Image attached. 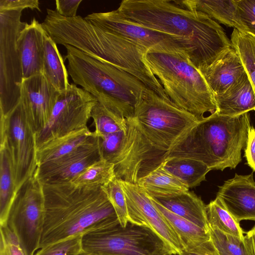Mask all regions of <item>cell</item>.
<instances>
[{
	"mask_svg": "<svg viewBox=\"0 0 255 255\" xmlns=\"http://www.w3.org/2000/svg\"><path fill=\"white\" fill-rule=\"evenodd\" d=\"M200 121L147 88L126 119L124 141L113 162L116 176L136 184L164 162Z\"/></svg>",
	"mask_w": 255,
	"mask_h": 255,
	"instance_id": "1",
	"label": "cell"
},
{
	"mask_svg": "<svg viewBox=\"0 0 255 255\" xmlns=\"http://www.w3.org/2000/svg\"><path fill=\"white\" fill-rule=\"evenodd\" d=\"M42 25L56 44L69 45L124 71L159 96L170 100L144 60L147 49L93 23L81 16L65 17L47 8Z\"/></svg>",
	"mask_w": 255,
	"mask_h": 255,
	"instance_id": "2",
	"label": "cell"
},
{
	"mask_svg": "<svg viewBox=\"0 0 255 255\" xmlns=\"http://www.w3.org/2000/svg\"><path fill=\"white\" fill-rule=\"evenodd\" d=\"M117 10L140 24L187 39L192 46L197 69L212 64L233 47L219 24L180 1L124 0Z\"/></svg>",
	"mask_w": 255,
	"mask_h": 255,
	"instance_id": "3",
	"label": "cell"
},
{
	"mask_svg": "<svg viewBox=\"0 0 255 255\" xmlns=\"http://www.w3.org/2000/svg\"><path fill=\"white\" fill-rule=\"evenodd\" d=\"M45 217L40 248L90 231L120 225L101 186L42 183Z\"/></svg>",
	"mask_w": 255,
	"mask_h": 255,
	"instance_id": "4",
	"label": "cell"
},
{
	"mask_svg": "<svg viewBox=\"0 0 255 255\" xmlns=\"http://www.w3.org/2000/svg\"><path fill=\"white\" fill-rule=\"evenodd\" d=\"M251 126L249 113L230 117L215 112L200 121L166 159L193 158L211 170L235 168L241 161Z\"/></svg>",
	"mask_w": 255,
	"mask_h": 255,
	"instance_id": "5",
	"label": "cell"
},
{
	"mask_svg": "<svg viewBox=\"0 0 255 255\" xmlns=\"http://www.w3.org/2000/svg\"><path fill=\"white\" fill-rule=\"evenodd\" d=\"M67 70L74 83L98 102L124 117H131L134 107L148 88L133 75L101 61L69 45Z\"/></svg>",
	"mask_w": 255,
	"mask_h": 255,
	"instance_id": "6",
	"label": "cell"
},
{
	"mask_svg": "<svg viewBox=\"0 0 255 255\" xmlns=\"http://www.w3.org/2000/svg\"><path fill=\"white\" fill-rule=\"evenodd\" d=\"M144 58L177 106L199 121L206 113L216 111L213 92L186 53L148 50Z\"/></svg>",
	"mask_w": 255,
	"mask_h": 255,
	"instance_id": "7",
	"label": "cell"
},
{
	"mask_svg": "<svg viewBox=\"0 0 255 255\" xmlns=\"http://www.w3.org/2000/svg\"><path fill=\"white\" fill-rule=\"evenodd\" d=\"M83 251L99 255H172L173 250L149 228L129 223L82 235Z\"/></svg>",
	"mask_w": 255,
	"mask_h": 255,
	"instance_id": "8",
	"label": "cell"
},
{
	"mask_svg": "<svg viewBox=\"0 0 255 255\" xmlns=\"http://www.w3.org/2000/svg\"><path fill=\"white\" fill-rule=\"evenodd\" d=\"M44 217L43 185L35 172L17 191L6 222L26 255L40 249Z\"/></svg>",
	"mask_w": 255,
	"mask_h": 255,
	"instance_id": "9",
	"label": "cell"
},
{
	"mask_svg": "<svg viewBox=\"0 0 255 255\" xmlns=\"http://www.w3.org/2000/svg\"><path fill=\"white\" fill-rule=\"evenodd\" d=\"M0 147L11 163L16 191L35 172L38 165L36 133L19 100L6 115L0 116Z\"/></svg>",
	"mask_w": 255,
	"mask_h": 255,
	"instance_id": "10",
	"label": "cell"
},
{
	"mask_svg": "<svg viewBox=\"0 0 255 255\" xmlns=\"http://www.w3.org/2000/svg\"><path fill=\"white\" fill-rule=\"evenodd\" d=\"M21 12L0 11V114H8L19 102L22 80L17 40L26 22Z\"/></svg>",
	"mask_w": 255,
	"mask_h": 255,
	"instance_id": "11",
	"label": "cell"
},
{
	"mask_svg": "<svg viewBox=\"0 0 255 255\" xmlns=\"http://www.w3.org/2000/svg\"><path fill=\"white\" fill-rule=\"evenodd\" d=\"M85 18L148 50L186 53L194 64V50L187 39L140 24L126 18L117 9L93 12Z\"/></svg>",
	"mask_w": 255,
	"mask_h": 255,
	"instance_id": "12",
	"label": "cell"
},
{
	"mask_svg": "<svg viewBox=\"0 0 255 255\" xmlns=\"http://www.w3.org/2000/svg\"><path fill=\"white\" fill-rule=\"evenodd\" d=\"M97 102L82 88L70 84L67 90L59 93L47 124L36 133L37 149L53 139L87 128Z\"/></svg>",
	"mask_w": 255,
	"mask_h": 255,
	"instance_id": "13",
	"label": "cell"
},
{
	"mask_svg": "<svg viewBox=\"0 0 255 255\" xmlns=\"http://www.w3.org/2000/svg\"><path fill=\"white\" fill-rule=\"evenodd\" d=\"M120 181L125 194L128 223L149 228L168 245L176 255L182 252L183 247L178 235L147 193L137 184Z\"/></svg>",
	"mask_w": 255,
	"mask_h": 255,
	"instance_id": "14",
	"label": "cell"
},
{
	"mask_svg": "<svg viewBox=\"0 0 255 255\" xmlns=\"http://www.w3.org/2000/svg\"><path fill=\"white\" fill-rule=\"evenodd\" d=\"M102 159L100 138L96 136L70 153L38 165L35 173L42 183L69 182L90 165Z\"/></svg>",
	"mask_w": 255,
	"mask_h": 255,
	"instance_id": "15",
	"label": "cell"
},
{
	"mask_svg": "<svg viewBox=\"0 0 255 255\" xmlns=\"http://www.w3.org/2000/svg\"><path fill=\"white\" fill-rule=\"evenodd\" d=\"M59 93L42 73L22 79L20 101L36 133L47 124Z\"/></svg>",
	"mask_w": 255,
	"mask_h": 255,
	"instance_id": "16",
	"label": "cell"
},
{
	"mask_svg": "<svg viewBox=\"0 0 255 255\" xmlns=\"http://www.w3.org/2000/svg\"><path fill=\"white\" fill-rule=\"evenodd\" d=\"M217 197L238 222L255 221V181L253 174H235L219 187Z\"/></svg>",
	"mask_w": 255,
	"mask_h": 255,
	"instance_id": "17",
	"label": "cell"
},
{
	"mask_svg": "<svg viewBox=\"0 0 255 255\" xmlns=\"http://www.w3.org/2000/svg\"><path fill=\"white\" fill-rule=\"evenodd\" d=\"M45 32L42 24L33 18L18 35L17 46L22 79L42 73Z\"/></svg>",
	"mask_w": 255,
	"mask_h": 255,
	"instance_id": "18",
	"label": "cell"
},
{
	"mask_svg": "<svg viewBox=\"0 0 255 255\" xmlns=\"http://www.w3.org/2000/svg\"><path fill=\"white\" fill-rule=\"evenodd\" d=\"M149 196L174 228L182 243L183 251L198 255H219L209 232L171 212Z\"/></svg>",
	"mask_w": 255,
	"mask_h": 255,
	"instance_id": "19",
	"label": "cell"
},
{
	"mask_svg": "<svg viewBox=\"0 0 255 255\" xmlns=\"http://www.w3.org/2000/svg\"><path fill=\"white\" fill-rule=\"evenodd\" d=\"M216 113L230 117L255 111V94L245 72L222 93L214 95Z\"/></svg>",
	"mask_w": 255,
	"mask_h": 255,
	"instance_id": "20",
	"label": "cell"
},
{
	"mask_svg": "<svg viewBox=\"0 0 255 255\" xmlns=\"http://www.w3.org/2000/svg\"><path fill=\"white\" fill-rule=\"evenodd\" d=\"M198 69L214 95L225 92L245 72L233 47L212 64Z\"/></svg>",
	"mask_w": 255,
	"mask_h": 255,
	"instance_id": "21",
	"label": "cell"
},
{
	"mask_svg": "<svg viewBox=\"0 0 255 255\" xmlns=\"http://www.w3.org/2000/svg\"><path fill=\"white\" fill-rule=\"evenodd\" d=\"M151 197L171 212L209 232L206 206L194 192L189 190L171 197Z\"/></svg>",
	"mask_w": 255,
	"mask_h": 255,
	"instance_id": "22",
	"label": "cell"
},
{
	"mask_svg": "<svg viewBox=\"0 0 255 255\" xmlns=\"http://www.w3.org/2000/svg\"><path fill=\"white\" fill-rule=\"evenodd\" d=\"M96 136L94 132L90 131L87 127L46 142L37 149L38 165L65 156Z\"/></svg>",
	"mask_w": 255,
	"mask_h": 255,
	"instance_id": "23",
	"label": "cell"
},
{
	"mask_svg": "<svg viewBox=\"0 0 255 255\" xmlns=\"http://www.w3.org/2000/svg\"><path fill=\"white\" fill-rule=\"evenodd\" d=\"M237 1L238 0H186L180 2L184 6L202 12L226 26L248 32L238 15Z\"/></svg>",
	"mask_w": 255,
	"mask_h": 255,
	"instance_id": "24",
	"label": "cell"
},
{
	"mask_svg": "<svg viewBox=\"0 0 255 255\" xmlns=\"http://www.w3.org/2000/svg\"><path fill=\"white\" fill-rule=\"evenodd\" d=\"M136 184L154 198L171 197L189 190L185 183L165 169L163 163L139 179Z\"/></svg>",
	"mask_w": 255,
	"mask_h": 255,
	"instance_id": "25",
	"label": "cell"
},
{
	"mask_svg": "<svg viewBox=\"0 0 255 255\" xmlns=\"http://www.w3.org/2000/svg\"><path fill=\"white\" fill-rule=\"evenodd\" d=\"M42 74L60 92L67 90L70 85L68 70L57 44L46 31L44 38Z\"/></svg>",
	"mask_w": 255,
	"mask_h": 255,
	"instance_id": "26",
	"label": "cell"
},
{
	"mask_svg": "<svg viewBox=\"0 0 255 255\" xmlns=\"http://www.w3.org/2000/svg\"><path fill=\"white\" fill-rule=\"evenodd\" d=\"M166 170L185 183L189 188L205 180L211 169L204 162L190 158H169L164 162Z\"/></svg>",
	"mask_w": 255,
	"mask_h": 255,
	"instance_id": "27",
	"label": "cell"
},
{
	"mask_svg": "<svg viewBox=\"0 0 255 255\" xmlns=\"http://www.w3.org/2000/svg\"><path fill=\"white\" fill-rule=\"evenodd\" d=\"M0 226H5L16 191L9 155L2 147L0 148Z\"/></svg>",
	"mask_w": 255,
	"mask_h": 255,
	"instance_id": "28",
	"label": "cell"
},
{
	"mask_svg": "<svg viewBox=\"0 0 255 255\" xmlns=\"http://www.w3.org/2000/svg\"><path fill=\"white\" fill-rule=\"evenodd\" d=\"M230 40L233 48L242 62L255 94V35L234 28Z\"/></svg>",
	"mask_w": 255,
	"mask_h": 255,
	"instance_id": "29",
	"label": "cell"
},
{
	"mask_svg": "<svg viewBox=\"0 0 255 255\" xmlns=\"http://www.w3.org/2000/svg\"><path fill=\"white\" fill-rule=\"evenodd\" d=\"M206 210L210 226L244 240V232L240 222L231 214L217 197L206 206Z\"/></svg>",
	"mask_w": 255,
	"mask_h": 255,
	"instance_id": "30",
	"label": "cell"
},
{
	"mask_svg": "<svg viewBox=\"0 0 255 255\" xmlns=\"http://www.w3.org/2000/svg\"><path fill=\"white\" fill-rule=\"evenodd\" d=\"M91 118L95 127L94 132L99 137L120 131L126 132V119L98 102L92 109Z\"/></svg>",
	"mask_w": 255,
	"mask_h": 255,
	"instance_id": "31",
	"label": "cell"
},
{
	"mask_svg": "<svg viewBox=\"0 0 255 255\" xmlns=\"http://www.w3.org/2000/svg\"><path fill=\"white\" fill-rule=\"evenodd\" d=\"M116 176L113 163L103 159L88 167L70 182L77 186H103Z\"/></svg>",
	"mask_w": 255,
	"mask_h": 255,
	"instance_id": "32",
	"label": "cell"
},
{
	"mask_svg": "<svg viewBox=\"0 0 255 255\" xmlns=\"http://www.w3.org/2000/svg\"><path fill=\"white\" fill-rule=\"evenodd\" d=\"M209 232L219 255H249L244 240L210 225Z\"/></svg>",
	"mask_w": 255,
	"mask_h": 255,
	"instance_id": "33",
	"label": "cell"
},
{
	"mask_svg": "<svg viewBox=\"0 0 255 255\" xmlns=\"http://www.w3.org/2000/svg\"><path fill=\"white\" fill-rule=\"evenodd\" d=\"M102 187L114 208L120 225L126 227L128 224L127 205L120 179L115 176Z\"/></svg>",
	"mask_w": 255,
	"mask_h": 255,
	"instance_id": "34",
	"label": "cell"
},
{
	"mask_svg": "<svg viewBox=\"0 0 255 255\" xmlns=\"http://www.w3.org/2000/svg\"><path fill=\"white\" fill-rule=\"evenodd\" d=\"M82 251V235H78L40 248L34 255H78Z\"/></svg>",
	"mask_w": 255,
	"mask_h": 255,
	"instance_id": "35",
	"label": "cell"
},
{
	"mask_svg": "<svg viewBox=\"0 0 255 255\" xmlns=\"http://www.w3.org/2000/svg\"><path fill=\"white\" fill-rule=\"evenodd\" d=\"M126 132L120 131L100 138L102 158L113 163L122 147Z\"/></svg>",
	"mask_w": 255,
	"mask_h": 255,
	"instance_id": "36",
	"label": "cell"
},
{
	"mask_svg": "<svg viewBox=\"0 0 255 255\" xmlns=\"http://www.w3.org/2000/svg\"><path fill=\"white\" fill-rule=\"evenodd\" d=\"M0 255H26L17 238L7 226H0Z\"/></svg>",
	"mask_w": 255,
	"mask_h": 255,
	"instance_id": "37",
	"label": "cell"
},
{
	"mask_svg": "<svg viewBox=\"0 0 255 255\" xmlns=\"http://www.w3.org/2000/svg\"><path fill=\"white\" fill-rule=\"evenodd\" d=\"M237 10L248 32L255 35V0H238Z\"/></svg>",
	"mask_w": 255,
	"mask_h": 255,
	"instance_id": "38",
	"label": "cell"
},
{
	"mask_svg": "<svg viewBox=\"0 0 255 255\" xmlns=\"http://www.w3.org/2000/svg\"><path fill=\"white\" fill-rule=\"evenodd\" d=\"M36 9L41 11L38 0H0V11H19L24 9Z\"/></svg>",
	"mask_w": 255,
	"mask_h": 255,
	"instance_id": "39",
	"label": "cell"
},
{
	"mask_svg": "<svg viewBox=\"0 0 255 255\" xmlns=\"http://www.w3.org/2000/svg\"><path fill=\"white\" fill-rule=\"evenodd\" d=\"M82 0H56V11L65 17H74L77 16L78 8Z\"/></svg>",
	"mask_w": 255,
	"mask_h": 255,
	"instance_id": "40",
	"label": "cell"
},
{
	"mask_svg": "<svg viewBox=\"0 0 255 255\" xmlns=\"http://www.w3.org/2000/svg\"><path fill=\"white\" fill-rule=\"evenodd\" d=\"M245 156L248 164L255 171V128L252 126L248 130Z\"/></svg>",
	"mask_w": 255,
	"mask_h": 255,
	"instance_id": "41",
	"label": "cell"
},
{
	"mask_svg": "<svg viewBox=\"0 0 255 255\" xmlns=\"http://www.w3.org/2000/svg\"><path fill=\"white\" fill-rule=\"evenodd\" d=\"M244 243L249 255H255V225L244 236Z\"/></svg>",
	"mask_w": 255,
	"mask_h": 255,
	"instance_id": "42",
	"label": "cell"
},
{
	"mask_svg": "<svg viewBox=\"0 0 255 255\" xmlns=\"http://www.w3.org/2000/svg\"><path fill=\"white\" fill-rule=\"evenodd\" d=\"M178 255H198L195 254L188 253L187 252H185L184 251H183L182 252H181L180 254H178Z\"/></svg>",
	"mask_w": 255,
	"mask_h": 255,
	"instance_id": "43",
	"label": "cell"
},
{
	"mask_svg": "<svg viewBox=\"0 0 255 255\" xmlns=\"http://www.w3.org/2000/svg\"><path fill=\"white\" fill-rule=\"evenodd\" d=\"M78 255H99L89 253H87V252H85L84 251H82Z\"/></svg>",
	"mask_w": 255,
	"mask_h": 255,
	"instance_id": "44",
	"label": "cell"
},
{
	"mask_svg": "<svg viewBox=\"0 0 255 255\" xmlns=\"http://www.w3.org/2000/svg\"></svg>",
	"mask_w": 255,
	"mask_h": 255,
	"instance_id": "45",
	"label": "cell"
}]
</instances>
